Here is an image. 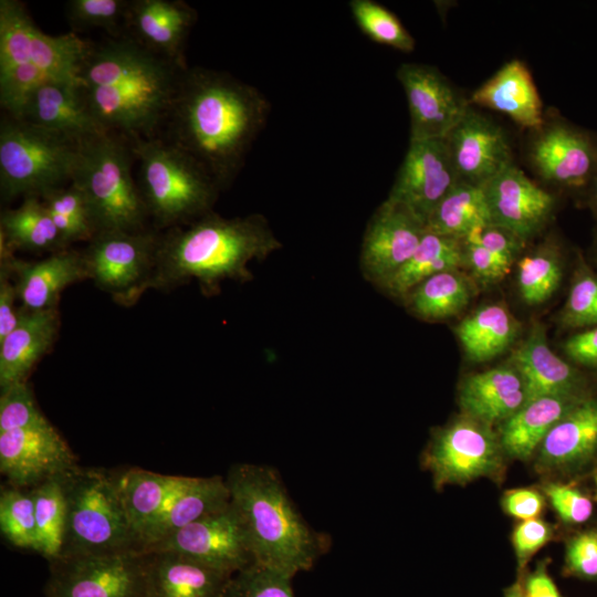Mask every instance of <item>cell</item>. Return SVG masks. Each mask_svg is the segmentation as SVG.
I'll list each match as a JSON object with an SVG mask.
<instances>
[{"mask_svg":"<svg viewBox=\"0 0 597 597\" xmlns=\"http://www.w3.org/2000/svg\"><path fill=\"white\" fill-rule=\"evenodd\" d=\"M45 597H146L145 554L137 549L50 563Z\"/></svg>","mask_w":597,"mask_h":597,"instance_id":"8fae6325","label":"cell"},{"mask_svg":"<svg viewBox=\"0 0 597 597\" xmlns=\"http://www.w3.org/2000/svg\"><path fill=\"white\" fill-rule=\"evenodd\" d=\"M410 115V140L446 138L470 107L436 67L404 63L396 73Z\"/></svg>","mask_w":597,"mask_h":597,"instance_id":"9a60e30c","label":"cell"},{"mask_svg":"<svg viewBox=\"0 0 597 597\" xmlns=\"http://www.w3.org/2000/svg\"><path fill=\"white\" fill-rule=\"evenodd\" d=\"M545 493L564 522L580 524L593 514L591 501L573 486L558 483L548 484L545 488Z\"/></svg>","mask_w":597,"mask_h":597,"instance_id":"c3c4849f","label":"cell"},{"mask_svg":"<svg viewBox=\"0 0 597 597\" xmlns=\"http://www.w3.org/2000/svg\"><path fill=\"white\" fill-rule=\"evenodd\" d=\"M458 181L446 138L410 140L387 200L404 207L426 226Z\"/></svg>","mask_w":597,"mask_h":597,"instance_id":"5bb4252c","label":"cell"},{"mask_svg":"<svg viewBox=\"0 0 597 597\" xmlns=\"http://www.w3.org/2000/svg\"><path fill=\"white\" fill-rule=\"evenodd\" d=\"M455 333L467 356L482 363L510 347L517 334V323L506 306L493 303L463 318Z\"/></svg>","mask_w":597,"mask_h":597,"instance_id":"e575fe53","label":"cell"},{"mask_svg":"<svg viewBox=\"0 0 597 597\" xmlns=\"http://www.w3.org/2000/svg\"><path fill=\"white\" fill-rule=\"evenodd\" d=\"M281 247L262 214L226 218L211 211L159 234L150 289L168 291L196 280L212 295L224 280L250 281L249 263Z\"/></svg>","mask_w":597,"mask_h":597,"instance_id":"3957f363","label":"cell"},{"mask_svg":"<svg viewBox=\"0 0 597 597\" xmlns=\"http://www.w3.org/2000/svg\"><path fill=\"white\" fill-rule=\"evenodd\" d=\"M91 42L74 32L49 35L34 23L19 0H0V105L4 114L20 117L24 104L40 85L77 82Z\"/></svg>","mask_w":597,"mask_h":597,"instance_id":"5b68a950","label":"cell"},{"mask_svg":"<svg viewBox=\"0 0 597 597\" xmlns=\"http://www.w3.org/2000/svg\"><path fill=\"white\" fill-rule=\"evenodd\" d=\"M40 198L67 247L88 242L97 233L86 198L74 184L46 191Z\"/></svg>","mask_w":597,"mask_h":597,"instance_id":"ab89813d","label":"cell"},{"mask_svg":"<svg viewBox=\"0 0 597 597\" xmlns=\"http://www.w3.org/2000/svg\"><path fill=\"white\" fill-rule=\"evenodd\" d=\"M471 297L469 281L459 270H451L426 279L401 301L412 315L427 322H438L462 312Z\"/></svg>","mask_w":597,"mask_h":597,"instance_id":"d590c367","label":"cell"},{"mask_svg":"<svg viewBox=\"0 0 597 597\" xmlns=\"http://www.w3.org/2000/svg\"><path fill=\"white\" fill-rule=\"evenodd\" d=\"M426 226L404 207L385 200L364 232L359 266L364 277L379 289L410 259Z\"/></svg>","mask_w":597,"mask_h":597,"instance_id":"2e32d148","label":"cell"},{"mask_svg":"<svg viewBox=\"0 0 597 597\" xmlns=\"http://www.w3.org/2000/svg\"><path fill=\"white\" fill-rule=\"evenodd\" d=\"M511 359L524 385V404L546 396L587 394L583 373L552 350L541 323L532 325Z\"/></svg>","mask_w":597,"mask_h":597,"instance_id":"44dd1931","label":"cell"},{"mask_svg":"<svg viewBox=\"0 0 597 597\" xmlns=\"http://www.w3.org/2000/svg\"><path fill=\"white\" fill-rule=\"evenodd\" d=\"M291 579L253 562L232 575L224 597H294Z\"/></svg>","mask_w":597,"mask_h":597,"instance_id":"f6af8a7d","label":"cell"},{"mask_svg":"<svg viewBox=\"0 0 597 597\" xmlns=\"http://www.w3.org/2000/svg\"><path fill=\"white\" fill-rule=\"evenodd\" d=\"M28 381L14 384L0 396V432L48 423Z\"/></svg>","mask_w":597,"mask_h":597,"instance_id":"bcb514c9","label":"cell"},{"mask_svg":"<svg viewBox=\"0 0 597 597\" xmlns=\"http://www.w3.org/2000/svg\"><path fill=\"white\" fill-rule=\"evenodd\" d=\"M504 597H527V596L523 587H521L520 585H514L505 591Z\"/></svg>","mask_w":597,"mask_h":597,"instance_id":"680465c9","label":"cell"},{"mask_svg":"<svg viewBox=\"0 0 597 597\" xmlns=\"http://www.w3.org/2000/svg\"><path fill=\"white\" fill-rule=\"evenodd\" d=\"M489 222L483 187L458 181L430 214L426 230L461 241L471 229Z\"/></svg>","mask_w":597,"mask_h":597,"instance_id":"8d00e7d4","label":"cell"},{"mask_svg":"<svg viewBox=\"0 0 597 597\" xmlns=\"http://www.w3.org/2000/svg\"><path fill=\"white\" fill-rule=\"evenodd\" d=\"M224 479L254 563L292 578L328 551L329 536L303 519L273 468L237 463Z\"/></svg>","mask_w":597,"mask_h":597,"instance_id":"277c9868","label":"cell"},{"mask_svg":"<svg viewBox=\"0 0 597 597\" xmlns=\"http://www.w3.org/2000/svg\"><path fill=\"white\" fill-rule=\"evenodd\" d=\"M159 234L101 231L82 250L87 279L122 306L134 305L150 289Z\"/></svg>","mask_w":597,"mask_h":597,"instance_id":"30bf717a","label":"cell"},{"mask_svg":"<svg viewBox=\"0 0 597 597\" xmlns=\"http://www.w3.org/2000/svg\"><path fill=\"white\" fill-rule=\"evenodd\" d=\"M171 552L234 575L254 559L239 519L229 504L174 532L142 553Z\"/></svg>","mask_w":597,"mask_h":597,"instance_id":"4fadbf2b","label":"cell"},{"mask_svg":"<svg viewBox=\"0 0 597 597\" xmlns=\"http://www.w3.org/2000/svg\"><path fill=\"white\" fill-rule=\"evenodd\" d=\"M82 142L4 114L0 122V195L41 197L71 184Z\"/></svg>","mask_w":597,"mask_h":597,"instance_id":"9c48e42d","label":"cell"},{"mask_svg":"<svg viewBox=\"0 0 597 597\" xmlns=\"http://www.w3.org/2000/svg\"><path fill=\"white\" fill-rule=\"evenodd\" d=\"M461 241L481 245L512 264L515 262L524 243L513 233L493 222L474 227Z\"/></svg>","mask_w":597,"mask_h":597,"instance_id":"7dc6e473","label":"cell"},{"mask_svg":"<svg viewBox=\"0 0 597 597\" xmlns=\"http://www.w3.org/2000/svg\"><path fill=\"white\" fill-rule=\"evenodd\" d=\"M530 157L544 179L586 192L597 174V134L554 122L538 129Z\"/></svg>","mask_w":597,"mask_h":597,"instance_id":"ac0fdd59","label":"cell"},{"mask_svg":"<svg viewBox=\"0 0 597 597\" xmlns=\"http://www.w3.org/2000/svg\"><path fill=\"white\" fill-rule=\"evenodd\" d=\"M62 480L66 524L57 561L137 549L114 474L76 465L63 473Z\"/></svg>","mask_w":597,"mask_h":597,"instance_id":"ba28073f","label":"cell"},{"mask_svg":"<svg viewBox=\"0 0 597 597\" xmlns=\"http://www.w3.org/2000/svg\"><path fill=\"white\" fill-rule=\"evenodd\" d=\"M229 504L230 491L222 476H186L184 484L142 533L138 551H144L190 523L226 509Z\"/></svg>","mask_w":597,"mask_h":597,"instance_id":"484cf974","label":"cell"},{"mask_svg":"<svg viewBox=\"0 0 597 597\" xmlns=\"http://www.w3.org/2000/svg\"><path fill=\"white\" fill-rule=\"evenodd\" d=\"M197 11L180 0H130L125 34L146 49L185 65L184 48Z\"/></svg>","mask_w":597,"mask_h":597,"instance_id":"7402d4cb","label":"cell"},{"mask_svg":"<svg viewBox=\"0 0 597 597\" xmlns=\"http://www.w3.org/2000/svg\"><path fill=\"white\" fill-rule=\"evenodd\" d=\"M77 142L105 133L90 113L78 81L48 82L27 100L20 117Z\"/></svg>","mask_w":597,"mask_h":597,"instance_id":"cb8c5ba5","label":"cell"},{"mask_svg":"<svg viewBox=\"0 0 597 597\" xmlns=\"http://www.w3.org/2000/svg\"><path fill=\"white\" fill-rule=\"evenodd\" d=\"M586 395L546 396L524 404L503 421L501 447L511 457H530L556 422Z\"/></svg>","mask_w":597,"mask_h":597,"instance_id":"1f68e13d","label":"cell"},{"mask_svg":"<svg viewBox=\"0 0 597 597\" xmlns=\"http://www.w3.org/2000/svg\"><path fill=\"white\" fill-rule=\"evenodd\" d=\"M593 253H594V258H595V260L597 262V231H596L595 238H594Z\"/></svg>","mask_w":597,"mask_h":597,"instance_id":"91938a15","label":"cell"},{"mask_svg":"<svg viewBox=\"0 0 597 597\" xmlns=\"http://www.w3.org/2000/svg\"><path fill=\"white\" fill-rule=\"evenodd\" d=\"M446 140L459 181L483 187L512 164L503 129L471 107Z\"/></svg>","mask_w":597,"mask_h":597,"instance_id":"ffe728a7","label":"cell"},{"mask_svg":"<svg viewBox=\"0 0 597 597\" xmlns=\"http://www.w3.org/2000/svg\"><path fill=\"white\" fill-rule=\"evenodd\" d=\"M270 111L255 86L222 71L186 66L161 138L195 158L224 189L241 170Z\"/></svg>","mask_w":597,"mask_h":597,"instance_id":"6da1fadb","label":"cell"},{"mask_svg":"<svg viewBox=\"0 0 597 597\" xmlns=\"http://www.w3.org/2000/svg\"><path fill=\"white\" fill-rule=\"evenodd\" d=\"M348 6L357 27L369 39L407 53L415 50L413 36L384 6L373 0H352Z\"/></svg>","mask_w":597,"mask_h":597,"instance_id":"b9f144b4","label":"cell"},{"mask_svg":"<svg viewBox=\"0 0 597 597\" xmlns=\"http://www.w3.org/2000/svg\"><path fill=\"white\" fill-rule=\"evenodd\" d=\"M563 350L575 366L597 369V326L570 335L564 342Z\"/></svg>","mask_w":597,"mask_h":597,"instance_id":"db71d44e","label":"cell"},{"mask_svg":"<svg viewBox=\"0 0 597 597\" xmlns=\"http://www.w3.org/2000/svg\"><path fill=\"white\" fill-rule=\"evenodd\" d=\"M134 161L132 144L121 136L103 133L82 142L71 182L85 196L97 232L148 230Z\"/></svg>","mask_w":597,"mask_h":597,"instance_id":"52a82bcc","label":"cell"},{"mask_svg":"<svg viewBox=\"0 0 597 597\" xmlns=\"http://www.w3.org/2000/svg\"><path fill=\"white\" fill-rule=\"evenodd\" d=\"M128 522L138 540L164 505L184 484L186 476L168 475L133 468L114 474Z\"/></svg>","mask_w":597,"mask_h":597,"instance_id":"d6a6232c","label":"cell"},{"mask_svg":"<svg viewBox=\"0 0 597 597\" xmlns=\"http://www.w3.org/2000/svg\"><path fill=\"white\" fill-rule=\"evenodd\" d=\"M564 263L557 245L548 244L517 261L516 282L522 300L538 305L549 300L563 279Z\"/></svg>","mask_w":597,"mask_h":597,"instance_id":"f35d334b","label":"cell"},{"mask_svg":"<svg viewBox=\"0 0 597 597\" xmlns=\"http://www.w3.org/2000/svg\"><path fill=\"white\" fill-rule=\"evenodd\" d=\"M144 554L146 597H224L232 575L171 552Z\"/></svg>","mask_w":597,"mask_h":597,"instance_id":"4316f807","label":"cell"},{"mask_svg":"<svg viewBox=\"0 0 597 597\" xmlns=\"http://www.w3.org/2000/svg\"><path fill=\"white\" fill-rule=\"evenodd\" d=\"M130 0H70L65 15L76 33L87 29H103L111 36L125 34L126 18Z\"/></svg>","mask_w":597,"mask_h":597,"instance_id":"ee69618b","label":"cell"},{"mask_svg":"<svg viewBox=\"0 0 597 597\" xmlns=\"http://www.w3.org/2000/svg\"><path fill=\"white\" fill-rule=\"evenodd\" d=\"M74 467V453L50 421L0 432V471L12 486L31 489Z\"/></svg>","mask_w":597,"mask_h":597,"instance_id":"e0dca14e","label":"cell"},{"mask_svg":"<svg viewBox=\"0 0 597 597\" xmlns=\"http://www.w3.org/2000/svg\"><path fill=\"white\" fill-rule=\"evenodd\" d=\"M597 451V397L586 395L549 430L540 446L545 467H567Z\"/></svg>","mask_w":597,"mask_h":597,"instance_id":"4dcf8cb0","label":"cell"},{"mask_svg":"<svg viewBox=\"0 0 597 597\" xmlns=\"http://www.w3.org/2000/svg\"><path fill=\"white\" fill-rule=\"evenodd\" d=\"M465 415L485 425L505 421L525 402L522 378L511 366H499L468 376L459 390Z\"/></svg>","mask_w":597,"mask_h":597,"instance_id":"f1b7e54d","label":"cell"},{"mask_svg":"<svg viewBox=\"0 0 597 597\" xmlns=\"http://www.w3.org/2000/svg\"><path fill=\"white\" fill-rule=\"evenodd\" d=\"M186 66L123 34L91 42L77 78L98 126L135 143L159 137Z\"/></svg>","mask_w":597,"mask_h":597,"instance_id":"7a4b0ae2","label":"cell"},{"mask_svg":"<svg viewBox=\"0 0 597 597\" xmlns=\"http://www.w3.org/2000/svg\"><path fill=\"white\" fill-rule=\"evenodd\" d=\"M568 570L583 578H597V537L583 534L575 537L566 553Z\"/></svg>","mask_w":597,"mask_h":597,"instance_id":"816d5d0a","label":"cell"},{"mask_svg":"<svg viewBox=\"0 0 597 597\" xmlns=\"http://www.w3.org/2000/svg\"><path fill=\"white\" fill-rule=\"evenodd\" d=\"M10 268L0 261V342L18 325L20 307Z\"/></svg>","mask_w":597,"mask_h":597,"instance_id":"f5cc1de1","label":"cell"},{"mask_svg":"<svg viewBox=\"0 0 597 597\" xmlns=\"http://www.w3.org/2000/svg\"><path fill=\"white\" fill-rule=\"evenodd\" d=\"M502 506L509 515L526 521L537 519L543 510L544 500L535 490L515 489L505 492Z\"/></svg>","mask_w":597,"mask_h":597,"instance_id":"11a10c76","label":"cell"},{"mask_svg":"<svg viewBox=\"0 0 597 597\" xmlns=\"http://www.w3.org/2000/svg\"><path fill=\"white\" fill-rule=\"evenodd\" d=\"M462 248L464 264L482 283L500 282L510 273L512 263L485 248L464 242H462Z\"/></svg>","mask_w":597,"mask_h":597,"instance_id":"681fc988","label":"cell"},{"mask_svg":"<svg viewBox=\"0 0 597 597\" xmlns=\"http://www.w3.org/2000/svg\"><path fill=\"white\" fill-rule=\"evenodd\" d=\"M552 537L551 526L540 519L520 523L512 535V543L519 568L523 569L528 559Z\"/></svg>","mask_w":597,"mask_h":597,"instance_id":"f907efd6","label":"cell"},{"mask_svg":"<svg viewBox=\"0 0 597 597\" xmlns=\"http://www.w3.org/2000/svg\"><path fill=\"white\" fill-rule=\"evenodd\" d=\"M464 264L462 242L431 231L425 232L410 259L388 280L383 290L402 300L426 279Z\"/></svg>","mask_w":597,"mask_h":597,"instance_id":"836d02e7","label":"cell"},{"mask_svg":"<svg viewBox=\"0 0 597 597\" xmlns=\"http://www.w3.org/2000/svg\"><path fill=\"white\" fill-rule=\"evenodd\" d=\"M60 328L57 307L28 312L20 307L18 325L0 342V389L28 381L54 344Z\"/></svg>","mask_w":597,"mask_h":597,"instance_id":"d4e9b609","label":"cell"},{"mask_svg":"<svg viewBox=\"0 0 597 597\" xmlns=\"http://www.w3.org/2000/svg\"><path fill=\"white\" fill-rule=\"evenodd\" d=\"M588 206L597 212V174L586 191Z\"/></svg>","mask_w":597,"mask_h":597,"instance_id":"6f0895ef","label":"cell"},{"mask_svg":"<svg viewBox=\"0 0 597 597\" xmlns=\"http://www.w3.org/2000/svg\"><path fill=\"white\" fill-rule=\"evenodd\" d=\"M11 270L20 307L38 312L57 307L61 293L70 285L87 279L82 251L67 249L38 261L15 255L0 258Z\"/></svg>","mask_w":597,"mask_h":597,"instance_id":"603a6c76","label":"cell"},{"mask_svg":"<svg viewBox=\"0 0 597 597\" xmlns=\"http://www.w3.org/2000/svg\"><path fill=\"white\" fill-rule=\"evenodd\" d=\"M130 144L154 228L166 231L212 211L221 189L195 158L161 137Z\"/></svg>","mask_w":597,"mask_h":597,"instance_id":"8992f818","label":"cell"},{"mask_svg":"<svg viewBox=\"0 0 597 597\" xmlns=\"http://www.w3.org/2000/svg\"><path fill=\"white\" fill-rule=\"evenodd\" d=\"M67 249L40 197H24L18 208L1 211L0 258L17 251L53 254Z\"/></svg>","mask_w":597,"mask_h":597,"instance_id":"f546056e","label":"cell"},{"mask_svg":"<svg viewBox=\"0 0 597 597\" xmlns=\"http://www.w3.org/2000/svg\"><path fill=\"white\" fill-rule=\"evenodd\" d=\"M470 103L505 114L525 128L544 126L538 92L528 69L519 60L503 65L475 90Z\"/></svg>","mask_w":597,"mask_h":597,"instance_id":"83f0119b","label":"cell"},{"mask_svg":"<svg viewBox=\"0 0 597 597\" xmlns=\"http://www.w3.org/2000/svg\"><path fill=\"white\" fill-rule=\"evenodd\" d=\"M483 190L491 221L524 242L546 226L556 206V198L513 163L489 180Z\"/></svg>","mask_w":597,"mask_h":597,"instance_id":"d6986e66","label":"cell"},{"mask_svg":"<svg viewBox=\"0 0 597 597\" xmlns=\"http://www.w3.org/2000/svg\"><path fill=\"white\" fill-rule=\"evenodd\" d=\"M34 502L38 552L49 563L60 558L66 524L62 474L29 489Z\"/></svg>","mask_w":597,"mask_h":597,"instance_id":"74e56055","label":"cell"},{"mask_svg":"<svg viewBox=\"0 0 597 597\" xmlns=\"http://www.w3.org/2000/svg\"><path fill=\"white\" fill-rule=\"evenodd\" d=\"M523 589L527 597H563L545 563L540 564L527 575Z\"/></svg>","mask_w":597,"mask_h":597,"instance_id":"9f6ffc18","label":"cell"},{"mask_svg":"<svg viewBox=\"0 0 597 597\" xmlns=\"http://www.w3.org/2000/svg\"><path fill=\"white\" fill-rule=\"evenodd\" d=\"M558 323L565 329L577 332L597 326V273L580 255Z\"/></svg>","mask_w":597,"mask_h":597,"instance_id":"60d3db41","label":"cell"},{"mask_svg":"<svg viewBox=\"0 0 597 597\" xmlns=\"http://www.w3.org/2000/svg\"><path fill=\"white\" fill-rule=\"evenodd\" d=\"M500 447L489 425L467 416L436 432L423 462L437 486L465 483L500 469Z\"/></svg>","mask_w":597,"mask_h":597,"instance_id":"7c38bea8","label":"cell"},{"mask_svg":"<svg viewBox=\"0 0 597 597\" xmlns=\"http://www.w3.org/2000/svg\"><path fill=\"white\" fill-rule=\"evenodd\" d=\"M0 528L12 545L38 552L34 502L30 490L12 485L1 490Z\"/></svg>","mask_w":597,"mask_h":597,"instance_id":"7bdbcfd3","label":"cell"}]
</instances>
